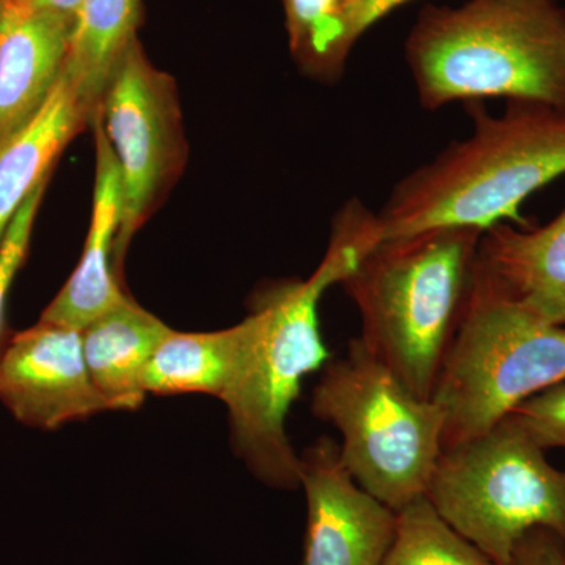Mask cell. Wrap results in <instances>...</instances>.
I'll return each mask as SVG.
<instances>
[{"label":"cell","mask_w":565,"mask_h":565,"mask_svg":"<svg viewBox=\"0 0 565 565\" xmlns=\"http://www.w3.org/2000/svg\"><path fill=\"white\" fill-rule=\"evenodd\" d=\"M473 129L394 185L375 214L377 241L440 228L487 232L498 223L533 226L520 207L565 177V114L544 104L508 102L503 115L467 103Z\"/></svg>","instance_id":"1"},{"label":"cell","mask_w":565,"mask_h":565,"mask_svg":"<svg viewBox=\"0 0 565 565\" xmlns=\"http://www.w3.org/2000/svg\"><path fill=\"white\" fill-rule=\"evenodd\" d=\"M360 204L338 215L322 263L307 280L278 282L253 307L252 340L232 388L228 408L234 451L253 475L275 489L300 487V456L286 433V418L302 392L303 379L329 363L319 327V302L341 285L367 248Z\"/></svg>","instance_id":"2"},{"label":"cell","mask_w":565,"mask_h":565,"mask_svg":"<svg viewBox=\"0 0 565 565\" xmlns=\"http://www.w3.org/2000/svg\"><path fill=\"white\" fill-rule=\"evenodd\" d=\"M405 61L426 110L503 98L565 114V7L557 0L424 7L405 40Z\"/></svg>","instance_id":"3"},{"label":"cell","mask_w":565,"mask_h":565,"mask_svg":"<svg viewBox=\"0 0 565 565\" xmlns=\"http://www.w3.org/2000/svg\"><path fill=\"white\" fill-rule=\"evenodd\" d=\"M482 234L440 228L377 241L341 282L362 319L360 340L423 399H433L467 310Z\"/></svg>","instance_id":"4"},{"label":"cell","mask_w":565,"mask_h":565,"mask_svg":"<svg viewBox=\"0 0 565 565\" xmlns=\"http://www.w3.org/2000/svg\"><path fill=\"white\" fill-rule=\"evenodd\" d=\"M311 412L341 434V459L364 492L396 512L426 497L444 452V412L416 396L359 337L326 364Z\"/></svg>","instance_id":"5"},{"label":"cell","mask_w":565,"mask_h":565,"mask_svg":"<svg viewBox=\"0 0 565 565\" xmlns=\"http://www.w3.org/2000/svg\"><path fill=\"white\" fill-rule=\"evenodd\" d=\"M565 382V327L512 300L476 264L467 310L435 384L444 451L492 430L516 405Z\"/></svg>","instance_id":"6"},{"label":"cell","mask_w":565,"mask_h":565,"mask_svg":"<svg viewBox=\"0 0 565 565\" xmlns=\"http://www.w3.org/2000/svg\"><path fill=\"white\" fill-rule=\"evenodd\" d=\"M427 500L492 563L511 565L516 542L534 527L565 544V471L505 416L492 430L445 449Z\"/></svg>","instance_id":"7"},{"label":"cell","mask_w":565,"mask_h":565,"mask_svg":"<svg viewBox=\"0 0 565 565\" xmlns=\"http://www.w3.org/2000/svg\"><path fill=\"white\" fill-rule=\"evenodd\" d=\"M173 82L148 62L139 40L111 77L96 117L120 167L121 222L114 263L173 178L180 162V114Z\"/></svg>","instance_id":"8"},{"label":"cell","mask_w":565,"mask_h":565,"mask_svg":"<svg viewBox=\"0 0 565 565\" xmlns=\"http://www.w3.org/2000/svg\"><path fill=\"white\" fill-rule=\"evenodd\" d=\"M0 403L18 422L43 430L106 412L81 330L40 321L11 337L0 355Z\"/></svg>","instance_id":"9"},{"label":"cell","mask_w":565,"mask_h":565,"mask_svg":"<svg viewBox=\"0 0 565 565\" xmlns=\"http://www.w3.org/2000/svg\"><path fill=\"white\" fill-rule=\"evenodd\" d=\"M300 487L308 508L303 565L384 563L396 511L353 481L332 438H321L300 456Z\"/></svg>","instance_id":"10"},{"label":"cell","mask_w":565,"mask_h":565,"mask_svg":"<svg viewBox=\"0 0 565 565\" xmlns=\"http://www.w3.org/2000/svg\"><path fill=\"white\" fill-rule=\"evenodd\" d=\"M74 22L29 0H0V143L46 103L68 58Z\"/></svg>","instance_id":"11"},{"label":"cell","mask_w":565,"mask_h":565,"mask_svg":"<svg viewBox=\"0 0 565 565\" xmlns=\"http://www.w3.org/2000/svg\"><path fill=\"white\" fill-rule=\"evenodd\" d=\"M92 125L96 137V178L87 243L79 266L40 319L81 332L128 297L121 291L117 275L111 269V256L121 222L120 167L96 115Z\"/></svg>","instance_id":"12"},{"label":"cell","mask_w":565,"mask_h":565,"mask_svg":"<svg viewBox=\"0 0 565 565\" xmlns=\"http://www.w3.org/2000/svg\"><path fill=\"white\" fill-rule=\"evenodd\" d=\"M478 266L530 313L565 327V206L544 226L504 222L487 230Z\"/></svg>","instance_id":"13"},{"label":"cell","mask_w":565,"mask_h":565,"mask_svg":"<svg viewBox=\"0 0 565 565\" xmlns=\"http://www.w3.org/2000/svg\"><path fill=\"white\" fill-rule=\"evenodd\" d=\"M172 330L129 297L82 330L88 373L107 411L132 412L143 404L145 366Z\"/></svg>","instance_id":"14"},{"label":"cell","mask_w":565,"mask_h":565,"mask_svg":"<svg viewBox=\"0 0 565 565\" xmlns=\"http://www.w3.org/2000/svg\"><path fill=\"white\" fill-rule=\"evenodd\" d=\"M92 120L76 85L62 71L35 117L0 143V241L25 199L47 182L52 163L63 148Z\"/></svg>","instance_id":"15"},{"label":"cell","mask_w":565,"mask_h":565,"mask_svg":"<svg viewBox=\"0 0 565 565\" xmlns=\"http://www.w3.org/2000/svg\"><path fill=\"white\" fill-rule=\"evenodd\" d=\"M255 319L248 315L230 329L210 333L172 330L145 366V393H202L223 399L243 366Z\"/></svg>","instance_id":"16"},{"label":"cell","mask_w":565,"mask_h":565,"mask_svg":"<svg viewBox=\"0 0 565 565\" xmlns=\"http://www.w3.org/2000/svg\"><path fill=\"white\" fill-rule=\"evenodd\" d=\"M140 0H84L63 73L95 117L115 71L134 41Z\"/></svg>","instance_id":"17"},{"label":"cell","mask_w":565,"mask_h":565,"mask_svg":"<svg viewBox=\"0 0 565 565\" xmlns=\"http://www.w3.org/2000/svg\"><path fill=\"white\" fill-rule=\"evenodd\" d=\"M396 531L382 565H497L418 498L396 512Z\"/></svg>","instance_id":"18"},{"label":"cell","mask_w":565,"mask_h":565,"mask_svg":"<svg viewBox=\"0 0 565 565\" xmlns=\"http://www.w3.org/2000/svg\"><path fill=\"white\" fill-rule=\"evenodd\" d=\"M291 51L318 76H326L327 50L343 0H281Z\"/></svg>","instance_id":"19"},{"label":"cell","mask_w":565,"mask_h":565,"mask_svg":"<svg viewBox=\"0 0 565 565\" xmlns=\"http://www.w3.org/2000/svg\"><path fill=\"white\" fill-rule=\"evenodd\" d=\"M414 0H343L327 50L326 77L343 73L356 41L373 25Z\"/></svg>","instance_id":"20"},{"label":"cell","mask_w":565,"mask_h":565,"mask_svg":"<svg viewBox=\"0 0 565 565\" xmlns=\"http://www.w3.org/2000/svg\"><path fill=\"white\" fill-rule=\"evenodd\" d=\"M44 188H46V182L39 185L25 199L14 217L11 218L10 225L7 226L2 241H0V355H2L3 348L7 344L6 322H3L7 296H9L11 282L17 277L18 270L21 269L25 253H28L33 221H35L36 212H39Z\"/></svg>","instance_id":"21"},{"label":"cell","mask_w":565,"mask_h":565,"mask_svg":"<svg viewBox=\"0 0 565 565\" xmlns=\"http://www.w3.org/2000/svg\"><path fill=\"white\" fill-rule=\"evenodd\" d=\"M509 416L545 451L565 449V382L523 401Z\"/></svg>","instance_id":"22"},{"label":"cell","mask_w":565,"mask_h":565,"mask_svg":"<svg viewBox=\"0 0 565 565\" xmlns=\"http://www.w3.org/2000/svg\"><path fill=\"white\" fill-rule=\"evenodd\" d=\"M511 565H565V544L552 531L534 527L516 542Z\"/></svg>","instance_id":"23"},{"label":"cell","mask_w":565,"mask_h":565,"mask_svg":"<svg viewBox=\"0 0 565 565\" xmlns=\"http://www.w3.org/2000/svg\"><path fill=\"white\" fill-rule=\"evenodd\" d=\"M36 9L55 14L63 20L74 22L76 25L84 0H29Z\"/></svg>","instance_id":"24"}]
</instances>
